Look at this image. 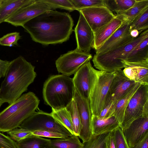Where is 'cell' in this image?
Here are the masks:
<instances>
[{"instance_id": "4316f807", "label": "cell", "mask_w": 148, "mask_h": 148, "mask_svg": "<svg viewBox=\"0 0 148 148\" xmlns=\"http://www.w3.org/2000/svg\"><path fill=\"white\" fill-rule=\"evenodd\" d=\"M105 6L111 12L116 13L127 10L134 4L135 0H103Z\"/></svg>"}, {"instance_id": "277c9868", "label": "cell", "mask_w": 148, "mask_h": 148, "mask_svg": "<svg viewBox=\"0 0 148 148\" xmlns=\"http://www.w3.org/2000/svg\"><path fill=\"white\" fill-rule=\"evenodd\" d=\"M75 90L73 79L69 76L63 74L51 75L44 84V102L55 110L66 108L73 100Z\"/></svg>"}, {"instance_id": "9a60e30c", "label": "cell", "mask_w": 148, "mask_h": 148, "mask_svg": "<svg viewBox=\"0 0 148 148\" xmlns=\"http://www.w3.org/2000/svg\"><path fill=\"white\" fill-rule=\"evenodd\" d=\"M136 83L127 77L122 69L115 71L114 77L110 87L108 102L117 101L121 98Z\"/></svg>"}, {"instance_id": "ab89813d", "label": "cell", "mask_w": 148, "mask_h": 148, "mask_svg": "<svg viewBox=\"0 0 148 148\" xmlns=\"http://www.w3.org/2000/svg\"><path fill=\"white\" fill-rule=\"evenodd\" d=\"M0 146L2 148H17L16 142L0 132Z\"/></svg>"}, {"instance_id": "6da1fadb", "label": "cell", "mask_w": 148, "mask_h": 148, "mask_svg": "<svg viewBox=\"0 0 148 148\" xmlns=\"http://www.w3.org/2000/svg\"><path fill=\"white\" fill-rule=\"evenodd\" d=\"M73 25V20L69 13L51 10L29 21L22 27L33 41L47 45L68 40Z\"/></svg>"}, {"instance_id": "d590c367", "label": "cell", "mask_w": 148, "mask_h": 148, "mask_svg": "<svg viewBox=\"0 0 148 148\" xmlns=\"http://www.w3.org/2000/svg\"><path fill=\"white\" fill-rule=\"evenodd\" d=\"M116 148H130L123 135L122 129L119 126L113 130Z\"/></svg>"}, {"instance_id": "4fadbf2b", "label": "cell", "mask_w": 148, "mask_h": 148, "mask_svg": "<svg viewBox=\"0 0 148 148\" xmlns=\"http://www.w3.org/2000/svg\"><path fill=\"white\" fill-rule=\"evenodd\" d=\"M122 131L130 148L134 147L148 134V114L135 119Z\"/></svg>"}, {"instance_id": "3957f363", "label": "cell", "mask_w": 148, "mask_h": 148, "mask_svg": "<svg viewBox=\"0 0 148 148\" xmlns=\"http://www.w3.org/2000/svg\"><path fill=\"white\" fill-rule=\"evenodd\" d=\"M40 100L33 92L22 95L0 112V132H7L19 127L38 108Z\"/></svg>"}, {"instance_id": "d6a6232c", "label": "cell", "mask_w": 148, "mask_h": 148, "mask_svg": "<svg viewBox=\"0 0 148 148\" xmlns=\"http://www.w3.org/2000/svg\"><path fill=\"white\" fill-rule=\"evenodd\" d=\"M75 10L94 6H104L103 0H70Z\"/></svg>"}, {"instance_id": "4dcf8cb0", "label": "cell", "mask_w": 148, "mask_h": 148, "mask_svg": "<svg viewBox=\"0 0 148 148\" xmlns=\"http://www.w3.org/2000/svg\"><path fill=\"white\" fill-rule=\"evenodd\" d=\"M109 133L93 135L89 140L82 142V148H106V140Z\"/></svg>"}, {"instance_id": "f6af8a7d", "label": "cell", "mask_w": 148, "mask_h": 148, "mask_svg": "<svg viewBox=\"0 0 148 148\" xmlns=\"http://www.w3.org/2000/svg\"><path fill=\"white\" fill-rule=\"evenodd\" d=\"M3 102L2 100L0 99V108L1 107V105L3 104Z\"/></svg>"}, {"instance_id": "cb8c5ba5", "label": "cell", "mask_w": 148, "mask_h": 148, "mask_svg": "<svg viewBox=\"0 0 148 148\" xmlns=\"http://www.w3.org/2000/svg\"><path fill=\"white\" fill-rule=\"evenodd\" d=\"M121 25L100 47L96 50V54H101L111 44L130 32V27L132 22L123 21Z\"/></svg>"}, {"instance_id": "30bf717a", "label": "cell", "mask_w": 148, "mask_h": 148, "mask_svg": "<svg viewBox=\"0 0 148 148\" xmlns=\"http://www.w3.org/2000/svg\"><path fill=\"white\" fill-rule=\"evenodd\" d=\"M78 11L82 14L94 34L116 17L112 12L104 6L87 8Z\"/></svg>"}, {"instance_id": "836d02e7", "label": "cell", "mask_w": 148, "mask_h": 148, "mask_svg": "<svg viewBox=\"0 0 148 148\" xmlns=\"http://www.w3.org/2000/svg\"><path fill=\"white\" fill-rule=\"evenodd\" d=\"M21 38V36L19 32L10 33L0 38V45L10 47L18 46V42Z\"/></svg>"}, {"instance_id": "5b68a950", "label": "cell", "mask_w": 148, "mask_h": 148, "mask_svg": "<svg viewBox=\"0 0 148 148\" xmlns=\"http://www.w3.org/2000/svg\"><path fill=\"white\" fill-rule=\"evenodd\" d=\"M147 36L148 29L125 45L102 54H95L92 60L94 66L99 70L108 72L121 70L125 68L123 62L129 53Z\"/></svg>"}, {"instance_id": "8d00e7d4", "label": "cell", "mask_w": 148, "mask_h": 148, "mask_svg": "<svg viewBox=\"0 0 148 148\" xmlns=\"http://www.w3.org/2000/svg\"><path fill=\"white\" fill-rule=\"evenodd\" d=\"M32 135L56 138H65L69 136L53 132L42 130H37L32 131Z\"/></svg>"}, {"instance_id": "d4e9b609", "label": "cell", "mask_w": 148, "mask_h": 148, "mask_svg": "<svg viewBox=\"0 0 148 148\" xmlns=\"http://www.w3.org/2000/svg\"><path fill=\"white\" fill-rule=\"evenodd\" d=\"M51 142L53 148H82L83 145L78 136L75 135L51 140Z\"/></svg>"}, {"instance_id": "ffe728a7", "label": "cell", "mask_w": 148, "mask_h": 148, "mask_svg": "<svg viewBox=\"0 0 148 148\" xmlns=\"http://www.w3.org/2000/svg\"><path fill=\"white\" fill-rule=\"evenodd\" d=\"M124 62L131 63H148V36L129 53Z\"/></svg>"}, {"instance_id": "b9f144b4", "label": "cell", "mask_w": 148, "mask_h": 148, "mask_svg": "<svg viewBox=\"0 0 148 148\" xmlns=\"http://www.w3.org/2000/svg\"><path fill=\"white\" fill-rule=\"evenodd\" d=\"M106 148H116L113 131L110 132L106 140Z\"/></svg>"}, {"instance_id": "bcb514c9", "label": "cell", "mask_w": 148, "mask_h": 148, "mask_svg": "<svg viewBox=\"0 0 148 148\" xmlns=\"http://www.w3.org/2000/svg\"><path fill=\"white\" fill-rule=\"evenodd\" d=\"M4 0H0V5L3 2Z\"/></svg>"}, {"instance_id": "7a4b0ae2", "label": "cell", "mask_w": 148, "mask_h": 148, "mask_svg": "<svg viewBox=\"0 0 148 148\" xmlns=\"http://www.w3.org/2000/svg\"><path fill=\"white\" fill-rule=\"evenodd\" d=\"M35 66L21 56L11 61L0 87V99L10 104L27 91L36 76Z\"/></svg>"}, {"instance_id": "8992f818", "label": "cell", "mask_w": 148, "mask_h": 148, "mask_svg": "<svg viewBox=\"0 0 148 148\" xmlns=\"http://www.w3.org/2000/svg\"><path fill=\"white\" fill-rule=\"evenodd\" d=\"M114 73L97 70L91 66L89 101L92 115L98 116L108 104L110 87Z\"/></svg>"}, {"instance_id": "ba28073f", "label": "cell", "mask_w": 148, "mask_h": 148, "mask_svg": "<svg viewBox=\"0 0 148 148\" xmlns=\"http://www.w3.org/2000/svg\"><path fill=\"white\" fill-rule=\"evenodd\" d=\"M148 114V84H141L131 98L120 127H127L133 121L143 115Z\"/></svg>"}, {"instance_id": "484cf974", "label": "cell", "mask_w": 148, "mask_h": 148, "mask_svg": "<svg viewBox=\"0 0 148 148\" xmlns=\"http://www.w3.org/2000/svg\"><path fill=\"white\" fill-rule=\"evenodd\" d=\"M51 114L56 121L74 135L73 127L71 116L66 108L59 110L52 108Z\"/></svg>"}, {"instance_id": "1f68e13d", "label": "cell", "mask_w": 148, "mask_h": 148, "mask_svg": "<svg viewBox=\"0 0 148 148\" xmlns=\"http://www.w3.org/2000/svg\"><path fill=\"white\" fill-rule=\"evenodd\" d=\"M48 5L52 10L56 8L64 9L70 12L75 10L70 0H40Z\"/></svg>"}, {"instance_id": "ac0fdd59", "label": "cell", "mask_w": 148, "mask_h": 148, "mask_svg": "<svg viewBox=\"0 0 148 148\" xmlns=\"http://www.w3.org/2000/svg\"><path fill=\"white\" fill-rule=\"evenodd\" d=\"M36 0H4L0 5V24L21 8L30 5Z\"/></svg>"}, {"instance_id": "74e56055", "label": "cell", "mask_w": 148, "mask_h": 148, "mask_svg": "<svg viewBox=\"0 0 148 148\" xmlns=\"http://www.w3.org/2000/svg\"><path fill=\"white\" fill-rule=\"evenodd\" d=\"M130 32L117 41L111 44L99 54L103 53L109 50L121 47L130 42L134 38L131 36Z\"/></svg>"}, {"instance_id": "f546056e", "label": "cell", "mask_w": 148, "mask_h": 148, "mask_svg": "<svg viewBox=\"0 0 148 148\" xmlns=\"http://www.w3.org/2000/svg\"><path fill=\"white\" fill-rule=\"evenodd\" d=\"M148 7L145 8L132 21L130 27V30L136 29L140 33L148 29Z\"/></svg>"}, {"instance_id": "7402d4cb", "label": "cell", "mask_w": 148, "mask_h": 148, "mask_svg": "<svg viewBox=\"0 0 148 148\" xmlns=\"http://www.w3.org/2000/svg\"><path fill=\"white\" fill-rule=\"evenodd\" d=\"M141 84L136 82L128 92L116 101L114 116L119 123L120 126L123 122L125 112L131 98Z\"/></svg>"}, {"instance_id": "9c48e42d", "label": "cell", "mask_w": 148, "mask_h": 148, "mask_svg": "<svg viewBox=\"0 0 148 148\" xmlns=\"http://www.w3.org/2000/svg\"><path fill=\"white\" fill-rule=\"evenodd\" d=\"M92 58L90 53L83 52L77 48L61 55L56 60L58 72L68 76L74 74L84 64Z\"/></svg>"}, {"instance_id": "8fae6325", "label": "cell", "mask_w": 148, "mask_h": 148, "mask_svg": "<svg viewBox=\"0 0 148 148\" xmlns=\"http://www.w3.org/2000/svg\"><path fill=\"white\" fill-rule=\"evenodd\" d=\"M73 100L76 104L82 125L78 137L84 142L89 140L93 136L91 126L92 115L89 101L82 97L75 88Z\"/></svg>"}, {"instance_id": "e575fe53", "label": "cell", "mask_w": 148, "mask_h": 148, "mask_svg": "<svg viewBox=\"0 0 148 148\" xmlns=\"http://www.w3.org/2000/svg\"><path fill=\"white\" fill-rule=\"evenodd\" d=\"M8 133L10 137L16 142L32 136V131L21 127L15 128L8 132Z\"/></svg>"}, {"instance_id": "f35d334b", "label": "cell", "mask_w": 148, "mask_h": 148, "mask_svg": "<svg viewBox=\"0 0 148 148\" xmlns=\"http://www.w3.org/2000/svg\"><path fill=\"white\" fill-rule=\"evenodd\" d=\"M116 101H112L101 112L98 117L107 118L114 116Z\"/></svg>"}, {"instance_id": "ee69618b", "label": "cell", "mask_w": 148, "mask_h": 148, "mask_svg": "<svg viewBox=\"0 0 148 148\" xmlns=\"http://www.w3.org/2000/svg\"><path fill=\"white\" fill-rule=\"evenodd\" d=\"M130 34L132 37L135 38L137 37L140 33L138 30L136 29H133L130 31Z\"/></svg>"}, {"instance_id": "7bdbcfd3", "label": "cell", "mask_w": 148, "mask_h": 148, "mask_svg": "<svg viewBox=\"0 0 148 148\" xmlns=\"http://www.w3.org/2000/svg\"><path fill=\"white\" fill-rule=\"evenodd\" d=\"M130 148H148V134L141 141Z\"/></svg>"}, {"instance_id": "7dc6e473", "label": "cell", "mask_w": 148, "mask_h": 148, "mask_svg": "<svg viewBox=\"0 0 148 148\" xmlns=\"http://www.w3.org/2000/svg\"><path fill=\"white\" fill-rule=\"evenodd\" d=\"M0 148H2V147H1V146H0Z\"/></svg>"}, {"instance_id": "44dd1931", "label": "cell", "mask_w": 148, "mask_h": 148, "mask_svg": "<svg viewBox=\"0 0 148 148\" xmlns=\"http://www.w3.org/2000/svg\"><path fill=\"white\" fill-rule=\"evenodd\" d=\"M148 7V0H135L134 5L125 11L116 13L115 16L123 21L132 22L135 18Z\"/></svg>"}, {"instance_id": "60d3db41", "label": "cell", "mask_w": 148, "mask_h": 148, "mask_svg": "<svg viewBox=\"0 0 148 148\" xmlns=\"http://www.w3.org/2000/svg\"><path fill=\"white\" fill-rule=\"evenodd\" d=\"M10 61L0 59V79L5 77Z\"/></svg>"}, {"instance_id": "83f0119b", "label": "cell", "mask_w": 148, "mask_h": 148, "mask_svg": "<svg viewBox=\"0 0 148 148\" xmlns=\"http://www.w3.org/2000/svg\"><path fill=\"white\" fill-rule=\"evenodd\" d=\"M125 67H132L135 72L136 82L148 84V64H132L124 62Z\"/></svg>"}, {"instance_id": "52a82bcc", "label": "cell", "mask_w": 148, "mask_h": 148, "mask_svg": "<svg viewBox=\"0 0 148 148\" xmlns=\"http://www.w3.org/2000/svg\"><path fill=\"white\" fill-rule=\"evenodd\" d=\"M19 127L25 128L32 132L37 130H47L60 133L69 136L73 135L56 121L51 113L41 110L35 111L25 120Z\"/></svg>"}, {"instance_id": "f1b7e54d", "label": "cell", "mask_w": 148, "mask_h": 148, "mask_svg": "<svg viewBox=\"0 0 148 148\" xmlns=\"http://www.w3.org/2000/svg\"><path fill=\"white\" fill-rule=\"evenodd\" d=\"M69 113L73 123L74 135L79 136L82 125L75 101L73 100L66 108Z\"/></svg>"}, {"instance_id": "2e32d148", "label": "cell", "mask_w": 148, "mask_h": 148, "mask_svg": "<svg viewBox=\"0 0 148 148\" xmlns=\"http://www.w3.org/2000/svg\"><path fill=\"white\" fill-rule=\"evenodd\" d=\"M90 61L83 65L74 74L73 81L75 89L83 98L89 99L90 86Z\"/></svg>"}, {"instance_id": "5bb4252c", "label": "cell", "mask_w": 148, "mask_h": 148, "mask_svg": "<svg viewBox=\"0 0 148 148\" xmlns=\"http://www.w3.org/2000/svg\"><path fill=\"white\" fill-rule=\"evenodd\" d=\"M79 16L74 32L77 42V48L83 52L90 53L93 48L94 34L82 14Z\"/></svg>"}, {"instance_id": "603a6c76", "label": "cell", "mask_w": 148, "mask_h": 148, "mask_svg": "<svg viewBox=\"0 0 148 148\" xmlns=\"http://www.w3.org/2000/svg\"><path fill=\"white\" fill-rule=\"evenodd\" d=\"M51 140L32 135L16 142L17 148H53Z\"/></svg>"}, {"instance_id": "d6986e66", "label": "cell", "mask_w": 148, "mask_h": 148, "mask_svg": "<svg viewBox=\"0 0 148 148\" xmlns=\"http://www.w3.org/2000/svg\"><path fill=\"white\" fill-rule=\"evenodd\" d=\"M123 21L116 17L94 34L93 48L95 50L100 47L121 25Z\"/></svg>"}, {"instance_id": "7c38bea8", "label": "cell", "mask_w": 148, "mask_h": 148, "mask_svg": "<svg viewBox=\"0 0 148 148\" xmlns=\"http://www.w3.org/2000/svg\"><path fill=\"white\" fill-rule=\"evenodd\" d=\"M52 10L47 3L40 0L22 8L5 21L16 27L22 26L26 22L40 14Z\"/></svg>"}, {"instance_id": "e0dca14e", "label": "cell", "mask_w": 148, "mask_h": 148, "mask_svg": "<svg viewBox=\"0 0 148 148\" xmlns=\"http://www.w3.org/2000/svg\"><path fill=\"white\" fill-rule=\"evenodd\" d=\"M91 126L92 135L96 136L112 132L120 126V125L114 116L100 118L92 115Z\"/></svg>"}]
</instances>
